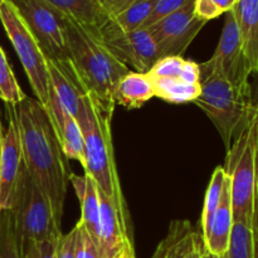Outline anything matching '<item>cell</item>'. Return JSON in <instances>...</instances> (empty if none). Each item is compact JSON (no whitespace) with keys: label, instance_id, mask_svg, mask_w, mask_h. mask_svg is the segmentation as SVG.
I'll use <instances>...</instances> for the list:
<instances>
[{"label":"cell","instance_id":"obj_1","mask_svg":"<svg viewBox=\"0 0 258 258\" xmlns=\"http://www.w3.org/2000/svg\"><path fill=\"white\" fill-rule=\"evenodd\" d=\"M13 110L25 170L48 198L55 221L60 226L70 171L49 116L44 106L29 96L13 105Z\"/></svg>","mask_w":258,"mask_h":258},{"label":"cell","instance_id":"obj_2","mask_svg":"<svg viewBox=\"0 0 258 258\" xmlns=\"http://www.w3.org/2000/svg\"><path fill=\"white\" fill-rule=\"evenodd\" d=\"M115 107L105 105L93 93L87 92L82 111L75 120L80 125L83 136L85 173L93 179L98 190L120 208L127 209L113 154L111 122Z\"/></svg>","mask_w":258,"mask_h":258},{"label":"cell","instance_id":"obj_3","mask_svg":"<svg viewBox=\"0 0 258 258\" xmlns=\"http://www.w3.org/2000/svg\"><path fill=\"white\" fill-rule=\"evenodd\" d=\"M66 45L71 60L88 92L105 105L116 106L113 90L121 77L130 72L98 39V30L62 17Z\"/></svg>","mask_w":258,"mask_h":258},{"label":"cell","instance_id":"obj_4","mask_svg":"<svg viewBox=\"0 0 258 258\" xmlns=\"http://www.w3.org/2000/svg\"><path fill=\"white\" fill-rule=\"evenodd\" d=\"M198 66L201 93L194 103L213 122L228 151L239 133L257 117L251 87L232 85L203 63Z\"/></svg>","mask_w":258,"mask_h":258},{"label":"cell","instance_id":"obj_5","mask_svg":"<svg viewBox=\"0 0 258 258\" xmlns=\"http://www.w3.org/2000/svg\"><path fill=\"white\" fill-rule=\"evenodd\" d=\"M257 146L258 118L239 133L227 151L224 171L231 180L233 222H243L257 228Z\"/></svg>","mask_w":258,"mask_h":258},{"label":"cell","instance_id":"obj_6","mask_svg":"<svg viewBox=\"0 0 258 258\" xmlns=\"http://www.w3.org/2000/svg\"><path fill=\"white\" fill-rule=\"evenodd\" d=\"M10 212L14 217L15 233L22 257L28 244L62 236L60 226L55 221L49 201L30 178L25 166L15 206Z\"/></svg>","mask_w":258,"mask_h":258},{"label":"cell","instance_id":"obj_7","mask_svg":"<svg viewBox=\"0 0 258 258\" xmlns=\"http://www.w3.org/2000/svg\"><path fill=\"white\" fill-rule=\"evenodd\" d=\"M0 22L19 57L35 98L45 107L49 100L50 82L44 52L9 0H3L0 4Z\"/></svg>","mask_w":258,"mask_h":258},{"label":"cell","instance_id":"obj_8","mask_svg":"<svg viewBox=\"0 0 258 258\" xmlns=\"http://www.w3.org/2000/svg\"><path fill=\"white\" fill-rule=\"evenodd\" d=\"M98 39L116 59L136 72L148 73L159 59L155 43L145 28L125 30L110 18L98 30Z\"/></svg>","mask_w":258,"mask_h":258},{"label":"cell","instance_id":"obj_9","mask_svg":"<svg viewBox=\"0 0 258 258\" xmlns=\"http://www.w3.org/2000/svg\"><path fill=\"white\" fill-rule=\"evenodd\" d=\"M39 43L45 57L70 58L64 39L62 15L44 0H9Z\"/></svg>","mask_w":258,"mask_h":258},{"label":"cell","instance_id":"obj_10","mask_svg":"<svg viewBox=\"0 0 258 258\" xmlns=\"http://www.w3.org/2000/svg\"><path fill=\"white\" fill-rule=\"evenodd\" d=\"M203 66L218 73L232 85L251 87L248 80L253 71L244 55L241 33L232 9L226 13V20L216 52L211 59L203 62Z\"/></svg>","mask_w":258,"mask_h":258},{"label":"cell","instance_id":"obj_11","mask_svg":"<svg viewBox=\"0 0 258 258\" xmlns=\"http://www.w3.org/2000/svg\"><path fill=\"white\" fill-rule=\"evenodd\" d=\"M206 24L207 22L194 14V0H190L183 8L145 29L155 43L159 58L168 55L181 57Z\"/></svg>","mask_w":258,"mask_h":258},{"label":"cell","instance_id":"obj_12","mask_svg":"<svg viewBox=\"0 0 258 258\" xmlns=\"http://www.w3.org/2000/svg\"><path fill=\"white\" fill-rule=\"evenodd\" d=\"M8 125L0 150V212L13 211L24 171L22 145L13 105H7Z\"/></svg>","mask_w":258,"mask_h":258},{"label":"cell","instance_id":"obj_13","mask_svg":"<svg viewBox=\"0 0 258 258\" xmlns=\"http://www.w3.org/2000/svg\"><path fill=\"white\" fill-rule=\"evenodd\" d=\"M100 196L97 252L100 258H113L126 244L134 243L127 209L113 203L102 191Z\"/></svg>","mask_w":258,"mask_h":258},{"label":"cell","instance_id":"obj_14","mask_svg":"<svg viewBox=\"0 0 258 258\" xmlns=\"http://www.w3.org/2000/svg\"><path fill=\"white\" fill-rule=\"evenodd\" d=\"M47 68L50 88L63 107L76 118L82 111L83 101L88 91L81 81L75 64L71 58L57 59L47 57Z\"/></svg>","mask_w":258,"mask_h":258},{"label":"cell","instance_id":"obj_15","mask_svg":"<svg viewBox=\"0 0 258 258\" xmlns=\"http://www.w3.org/2000/svg\"><path fill=\"white\" fill-rule=\"evenodd\" d=\"M45 110L49 116L50 123L57 136L63 155L67 159L80 161L81 165L85 168L86 160L82 131L75 117L63 107L52 88H50L49 100L45 106Z\"/></svg>","mask_w":258,"mask_h":258},{"label":"cell","instance_id":"obj_16","mask_svg":"<svg viewBox=\"0 0 258 258\" xmlns=\"http://www.w3.org/2000/svg\"><path fill=\"white\" fill-rule=\"evenodd\" d=\"M233 216H232L231 202V180L226 176L222 193L221 203L214 213L208 232L203 236L204 248L207 252L214 256L223 257L227 253L231 239L232 228H233Z\"/></svg>","mask_w":258,"mask_h":258},{"label":"cell","instance_id":"obj_17","mask_svg":"<svg viewBox=\"0 0 258 258\" xmlns=\"http://www.w3.org/2000/svg\"><path fill=\"white\" fill-rule=\"evenodd\" d=\"M70 181L75 188L76 196L81 204L80 223L87 231L95 244L97 243L98 223H100V196L98 188L88 174H70Z\"/></svg>","mask_w":258,"mask_h":258},{"label":"cell","instance_id":"obj_18","mask_svg":"<svg viewBox=\"0 0 258 258\" xmlns=\"http://www.w3.org/2000/svg\"><path fill=\"white\" fill-rule=\"evenodd\" d=\"M232 10L241 33L244 55L254 73L258 68V0H238Z\"/></svg>","mask_w":258,"mask_h":258},{"label":"cell","instance_id":"obj_19","mask_svg":"<svg viewBox=\"0 0 258 258\" xmlns=\"http://www.w3.org/2000/svg\"><path fill=\"white\" fill-rule=\"evenodd\" d=\"M155 97L153 78L149 73L130 71L120 78L113 90V100L116 105L126 108H139Z\"/></svg>","mask_w":258,"mask_h":258},{"label":"cell","instance_id":"obj_20","mask_svg":"<svg viewBox=\"0 0 258 258\" xmlns=\"http://www.w3.org/2000/svg\"><path fill=\"white\" fill-rule=\"evenodd\" d=\"M62 17H68L92 29H100L108 19L98 0H44Z\"/></svg>","mask_w":258,"mask_h":258},{"label":"cell","instance_id":"obj_21","mask_svg":"<svg viewBox=\"0 0 258 258\" xmlns=\"http://www.w3.org/2000/svg\"><path fill=\"white\" fill-rule=\"evenodd\" d=\"M194 232L196 229L189 221H173L153 258H179Z\"/></svg>","mask_w":258,"mask_h":258},{"label":"cell","instance_id":"obj_22","mask_svg":"<svg viewBox=\"0 0 258 258\" xmlns=\"http://www.w3.org/2000/svg\"><path fill=\"white\" fill-rule=\"evenodd\" d=\"M155 97L169 103L194 102L201 93V85H188L179 78H153Z\"/></svg>","mask_w":258,"mask_h":258},{"label":"cell","instance_id":"obj_23","mask_svg":"<svg viewBox=\"0 0 258 258\" xmlns=\"http://www.w3.org/2000/svg\"><path fill=\"white\" fill-rule=\"evenodd\" d=\"M256 227L234 222L227 253L221 258H256Z\"/></svg>","mask_w":258,"mask_h":258},{"label":"cell","instance_id":"obj_24","mask_svg":"<svg viewBox=\"0 0 258 258\" xmlns=\"http://www.w3.org/2000/svg\"><path fill=\"white\" fill-rule=\"evenodd\" d=\"M226 176L227 174L224 171L223 166L216 168V170L212 174L211 181H209V185L207 188L206 198H204L203 212H202V229H203L202 236H206L207 232H208L214 213H216L217 208L221 203Z\"/></svg>","mask_w":258,"mask_h":258},{"label":"cell","instance_id":"obj_25","mask_svg":"<svg viewBox=\"0 0 258 258\" xmlns=\"http://www.w3.org/2000/svg\"><path fill=\"white\" fill-rule=\"evenodd\" d=\"M159 0H135L112 19L125 30H135L144 25Z\"/></svg>","mask_w":258,"mask_h":258},{"label":"cell","instance_id":"obj_26","mask_svg":"<svg viewBox=\"0 0 258 258\" xmlns=\"http://www.w3.org/2000/svg\"><path fill=\"white\" fill-rule=\"evenodd\" d=\"M25 96L27 95L20 88L4 49L0 45V100L7 105H17Z\"/></svg>","mask_w":258,"mask_h":258},{"label":"cell","instance_id":"obj_27","mask_svg":"<svg viewBox=\"0 0 258 258\" xmlns=\"http://www.w3.org/2000/svg\"><path fill=\"white\" fill-rule=\"evenodd\" d=\"M0 258H23L10 211L0 212Z\"/></svg>","mask_w":258,"mask_h":258},{"label":"cell","instance_id":"obj_28","mask_svg":"<svg viewBox=\"0 0 258 258\" xmlns=\"http://www.w3.org/2000/svg\"><path fill=\"white\" fill-rule=\"evenodd\" d=\"M184 60L185 59L180 55L161 57L154 63L148 73L151 78H178Z\"/></svg>","mask_w":258,"mask_h":258},{"label":"cell","instance_id":"obj_29","mask_svg":"<svg viewBox=\"0 0 258 258\" xmlns=\"http://www.w3.org/2000/svg\"><path fill=\"white\" fill-rule=\"evenodd\" d=\"M60 237H52L45 241L28 244L23 252V258H57V247Z\"/></svg>","mask_w":258,"mask_h":258},{"label":"cell","instance_id":"obj_30","mask_svg":"<svg viewBox=\"0 0 258 258\" xmlns=\"http://www.w3.org/2000/svg\"><path fill=\"white\" fill-rule=\"evenodd\" d=\"M188 2H190V0H159L158 4L154 8L151 15L148 18V20L144 23V25L141 28H148L150 27V25L155 24V23L159 22L160 19L168 17L169 14H171V13L176 12V10H179L180 8H183Z\"/></svg>","mask_w":258,"mask_h":258},{"label":"cell","instance_id":"obj_31","mask_svg":"<svg viewBox=\"0 0 258 258\" xmlns=\"http://www.w3.org/2000/svg\"><path fill=\"white\" fill-rule=\"evenodd\" d=\"M78 238H77V252L76 258H100L95 242L88 236L87 231L83 228L82 224L78 222Z\"/></svg>","mask_w":258,"mask_h":258},{"label":"cell","instance_id":"obj_32","mask_svg":"<svg viewBox=\"0 0 258 258\" xmlns=\"http://www.w3.org/2000/svg\"><path fill=\"white\" fill-rule=\"evenodd\" d=\"M77 238H78V227L77 224L75 228L67 234H62L59 238L57 247V258H76L77 252Z\"/></svg>","mask_w":258,"mask_h":258},{"label":"cell","instance_id":"obj_33","mask_svg":"<svg viewBox=\"0 0 258 258\" xmlns=\"http://www.w3.org/2000/svg\"><path fill=\"white\" fill-rule=\"evenodd\" d=\"M194 14L199 19L208 23L209 20L216 19L223 14V12L217 7L213 0H194Z\"/></svg>","mask_w":258,"mask_h":258},{"label":"cell","instance_id":"obj_34","mask_svg":"<svg viewBox=\"0 0 258 258\" xmlns=\"http://www.w3.org/2000/svg\"><path fill=\"white\" fill-rule=\"evenodd\" d=\"M204 251L206 248H204L203 236L196 231L179 258H202Z\"/></svg>","mask_w":258,"mask_h":258},{"label":"cell","instance_id":"obj_35","mask_svg":"<svg viewBox=\"0 0 258 258\" xmlns=\"http://www.w3.org/2000/svg\"><path fill=\"white\" fill-rule=\"evenodd\" d=\"M179 80L188 85H199V66L193 60H184Z\"/></svg>","mask_w":258,"mask_h":258},{"label":"cell","instance_id":"obj_36","mask_svg":"<svg viewBox=\"0 0 258 258\" xmlns=\"http://www.w3.org/2000/svg\"><path fill=\"white\" fill-rule=\"evenodd\" d=\"M135 0H98L101 8L106 12L110 18L116 17L122 10H125L128 5Z\"/></svg>","mask_w":258,"mask_h":258},{"label":"cell","instance_id":"obj_37","mask_svg":"<svg viewBox=\"0 0 258 258\" xmlns=\"http://www.w3.org/2000/svg\"><path fill=\"white\" fill-rule=\"evenodd\" d=\"M113 258H136L135 249H134V243L126 244L117 254Z\"/></svg>","mask_w":258,"mask_h":258},{"label":"cell","instance_id":"obj_38","mask_svg":"<svg viewBox=\"0 0 258 258\" xmlns=\"http://www.w3.org/2000/svg\"><path fill=\"white\" fill-rule=\"evenodd\" d=\"M213 2L216 3L217 7H218L219 9H221L222 12H223V14H224V13L229 12V10H231L232 8H233V5H232L231 0H213Z\"/></svg>","mask_w":258,"mask_h":258},{"label":"cell","instance_id":"obj_39","mask_svg":"<svg viewBox=\"0 0 258 258\" xmlns=\"http://www.w3.org/2000/svg\"><path fill=\"white\" fill-rule=\"evenodd\" d=\"M202 258H221V257L214 256V254H212V253H209V252L204 251L203 254H202Z\"/></svg>","mask_w":258,"mask_h":258},{"label":"cell","instance_id":"obj_40","mask_svg":"<svg viewBox=\"0 0 258 258\" xmlns=\"http://www.w3.org/2000/svg\"><path fill=\"white\" fill-rule=\"evenodd\" d=\"M3 136H4V130H3L2 120H0V150H2V143H3Z\"/></svg>","mask_w":258,"mask_h":258},{"label":"cell","instance_id":"obj_41","mask_svg":"<svg viewBox=\"0 0 258 258\" xmlns=\"http://www.w3.org/2000/svg\"><path fill=\"white\" fill-rule=\"evenodd\" d=\"M237 2H238V0H231V3H232V5H233V7L236 5Z\"/></svg>","mask_w":258,"mask_h":258},{"label":"cell","instance_id":"obj_42","mask_svg":"<svg viewBox=\"0 0 258 258\" xmlns=\"http://www.w3.org/2000/svg\"><path fill=\"white\" fill-rule=\"evenodd\" d=\"M2 3H3V0H0V4H2Z\"/></svg>","mask_w":258,"mask_h":258}]
</instances>
